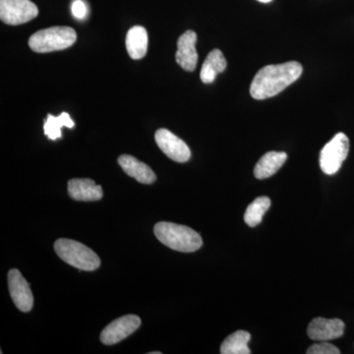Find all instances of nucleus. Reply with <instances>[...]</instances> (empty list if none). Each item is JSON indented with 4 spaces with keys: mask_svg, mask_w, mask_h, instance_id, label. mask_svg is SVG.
I'll return each mask as SVG.
<instances>
[{
    "mask_svg": "<svg viewBox=\"0 0 354 354\" xmlns=\"http://www.w3.org/2000/svg\"><path fill=\"white\" fill-rule=\"evenodd\" d=\"M304 67L297 62L267 65L257 72L250 86L251 97L265 100L283 92L301 76Z\"/></svg>",
    "mask_w": 354,
    "mask_h": 354,
    "instance_id": "1",
    "label": "nucleus"
},
{
    "mask_svg": "<svg viewBox=\"0 0 354 354\" xmlns=\"http://www.w3.org/2000/svg\"><path fill=\"white\" fill-rule=\"evenodd\" d=\"M153 232L164 245L179 252H195L203 245L201 235L185 225L160 221L153 227Z\"/></svg>",
    "mask_w": 354,
    "mask_h": 354,
    "instance_id": "2",
    "label": "nucleus"
},
{
    "mask_svg": "<svg viewBox=\"0 0 354 354\" xmlns=\"http://www.w3.org/2000/svg\"><path fill=\"white\" fill-rule=\"evenodd\" d=\"M76 39L75 30L66 26H55L32 34L29 39V46L35 53H53L70 48L75 44Z\"/></svg>",
    "mask_w": 354,
    "mask_h": 354,
    "instance_id": "3",
    "label": "nucleus"
},
{
    "mask_svg": "<svg viewBox=\"0 0 354 354\" xmlns=\"http://www.w3.org/2000/svg\"><path fill=\"white\" fill-rule=\"evenodd\" d=\"M55 250L60 259L81 271H95L101 266L99 256L92 249L72 239H57Z\"/></svg>",
    "mask_w": 354,
    "mask_h": 354,
    "instance_id": "4",
    "label": "nucleus"
},
{
    "mask_svg": "<svg viewBox=\"0 0 354 354\" xmlns=\"http://www.w3.org/2000/svg\"><path fill=\"white\" fill-rule=\"evenodd\" d=\"M349 140L344 133H337L329 143L326 144L320 153V167L324 174L333 176L341 169L348 157Z\"/></svg>",
    "mask_w": 354,
    "mask_h": 354,
    "instance_id": "5",
    "label": "nucleus"
},
{
    "mask_svg": "<svg viewBox=\"0 0 354 354\" xmlns=\"http://www.w3.org/2000/svg\"><path fill=\"white\" fill-rule=\"evenodd\" d=\"M38 14V7L31 0H0V19L7 25L25 24Z\"/></svg>",
    "mask_w": 354,
    "mask_h": 354,
    "instance_id": "6",
    "label": "nucleus"
},
{
    "mask_svg": "<svg viewBox=\"0 0 354 354\" xmlns=\"http://www.w3.org/2000/svg\"><path fill=\"white\" fill-rule=\"evenodd\" d=\"M141 326V319L136 315H127L116 319L104 328L101 334V342L106 346L118 344L136 332Z\"/></svg>",
    "mask_w": 354,
    "mask_h": 354,
    "instance_id": "7",
    "label": "nucleus"
},
{
    "mask_svg": "<svg viewBox=\"0 0 354 354\" xmlns=\"http://www.w3.org/2000/svg\"><path fill=\"white\" fill-rule=\"evenodd\" d=\"M158 148L171 160L177 162H185L189 160L191 151L185 142L176 136L169 130L158 129L155 135Z\"/></svg>",
    "mask_w": 354,
    "mask_h": 354,
    "instance_id": "8",
    "label": "nucleus"
},
{
    "mask_svg": "<svg viewBox=\"0 0 354 354\" xmlns=\"http://www.w3.org/2000/svg\"><path fill=\"white\" fill-rule=\"evenodd\" d=\"M8 286L11 298L16 307L22 312L31 311L34 306V297L29 283L17 269L9 271Z\"/></svg>",
    "mask_w": 354,
    "mask_h": 354,
    "instance_id": "9",
    "label": "nucleus"
},
{
    "mask_svg": "<svg viewBox=\"0 0 354 354\" xmlns=\"http://www.w3.org/2000/svg\"><path fill=\"white\" fill-rule=\"evenodd\" d=\"M344 333V323L341 319H314L309 324L307 334L316 342H329L339 339Z\"/></svg>",
    "mask_w": 354,
    "mask_h": 354,
    "instance_id": "10",
    "label": "nucleus"
},
{
    "mask_svg": "<svg viewBox=\"0 0 354 354\" xmlns=\"http://www.w3.org/2000/svg\"><path fill=\"white\" fill-rule=\"evenodd\" d=\"M197 35L193 31H186L177 41L176 60L181 68L192 72L196 69L198 53L196 50Z\"/></svg>",
    "mask_w": 354,
    "mask_h": 354,
    "instance_id": "11",
    "label": "nucleus"
},
{
    "mask_svg": "<svg viewBox=\"0 0 354 354\" xmlns=\"http://www.w3.org/2000/svg\"><path fill=\"white\" fill-rule=\"evenodd\" d=\"M68 193L75 201H99L104 196L102 186L87 178L71 179L68 183Z\"/></svg>",
    "mask_w": 354,
    "mask_h": 354,
    "instance_id": "12",
    "label": "nucleus"
},
{
    "mask_svg": "<svg viewBox=\"0 0 354 354\" xmlns=\"http://www.w3.org/2000/svg\"><path fill=\"white\" fill-rule=\"evenodd\" d=\"M118 165L125 174L136 179L142 184L155 183L157 176L149 165L140 162L136 158L129 155H122L118 158Z\"/></svg>",
    "mask_w": 354,
    "mask_h": 354,
    "instance_id": "13",
    "label": "nucleus"
},
{
    "mask_svg": "<svg viewBox=\"0 0 354 354\" xmlns=\"http://www.w3.org/2000/svg\"><path fill=\"white\" fill-rule=\"evenodd\" d=\"M288 160L283 152H268L260 158L254 169V176L258 179L269 178L277 174Z\"/></svg>",
    "mask_w": 354,
    "mask_h": 354,
    "instance_id": "14",
    "label": "nucleus"
},
{
    "mask_svg": "<svg viewBox=\"0 0 354 354\" xmlns=\"http://www.w3.org/2000/svg\"><path fill=\"white\" fill-rule=\"evenodd\" d=\"M127 48L132 59H141L148 50V32L142 26H134L127 32Z\"/></svg>",
    "mask_w": 354,
    "mask_h": 354,
    "instance_id": "15",
    "label": "nucleus"
},
{
    "mask_svg": "<svg viewBox=\"0 0 354 354\" xmlns=\"http://www.w3.org/2000/svg\"><path fill=\"white\" fill-rule=\"evenodd\" d=\"M227 60L223 53L218 48L213 50L203 64L200 78L205 84H211L215 81L218 73H223L227 69Z\"/></svg>",
    "mask_w": 354,
    "mask_h": 354,
    "instance_id": "16",
    "label": "nucleus"
},
{
    "mask_svg": "<svg viewBox=\"0 0 354 354\" xmlns=\"http://www.w3.org/2000/svg\"><path fill=\"white\" fill-rule=\"evenodd\" d=\"M251 335L245 330H237L223 341L221 346V354H250L248 342Z\"/></svg>",
    "mask_w": 354,
    "mask_h": 354,
    "instance_id": "17",
    "label": "nucleus"
},
{
    "mask_svg": "<svg viewBox=\"0 0 354 354\" xmlns=\"http://www.w3.org/2000/svg\"><path fill=\"white\" fill-rule=\"evenodd\" d=\"M74 125L75 123L68 113H62L57 118L48 114V120L44 125V134L50 140L62 138V127L73 128Z\"/></svg>",
    "mask_w": 354,
    "mask_h": 354,
    "instance_id": "18",
    "label": "nucleus"
},
{
    "mask_svg": "<svg viewBox=\"0 0 354 354\" xmlns=\"http://www.w3.org/2000/svg\"><path fill=\"white\" fill-rule=\"evenodd\" d=\"M270 206H271L270 198L266 196L257 198L247 207L244 221L249 227H256L262 221L263 216L269 209Z\"/></svg>",
    "mask_w": 354,
    "mask_h": 354,
    "instance_id": "19",
    "label": "nucleus"
},
{
    "mask_svg": "<svg viewBox=\"0 0 354 354\" xmlns=\"http://www.w3.org/2000/svg\"><path fill=\"white\" fill-rule=\"evenodd\" d=\"M307 354H339L341 351L330 342H322L312 344L307 351Z\"/></svg>",
    "mask_w": 354,
    "mask_h": 354,
    "instance_id": "20",
    "label": "nucleus"
},
{
    "mask_svg": "<svg viewBox=\"0 0 354 354\" xmlns=\"http://www.w3.org/2000/svg\"><path fill=\"white\" fill-rule=\"evenodd\" d=\"M72 13L78 19H83L87 14V6L82 0H74L72 4Z\"/></svg>",
    "mask_w": 354,
    "mask_h": 354,
    "instance_id": "21",
    "label": "nucleus"
},
{
    "mask_svg": "<svg viewBox=\"0 0 354 354\" xmlns=\"http://www.w3.org/2000/svg\"><path fill=\"white\" fill-rule=\"evenodd\" d=\"M259 2H262V3H269V2H271L272 0H258Z\"/></svg>",
    "mask_w": 354,
    "mask_h": 354,
    "instance_id": "22",
    "label": "nucleus"
},
{
    "mask_svg": "<svg viewBox=\"0 0 354 354\" xmlns=\"http://www.w3.org/2000/svg\"><path fill=\"white\" fill-rule=\"evenodd\" d=\"M162 353H160V351H157V353H151V354H160Z\"/></svg>",
    "mask_w": 354,
    "mask_h": 354,
    "instance_id": "23",
    "label": "nucleus"
}]
</instances>
